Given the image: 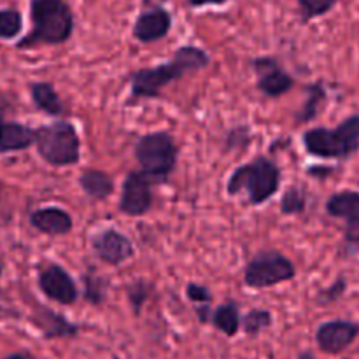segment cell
I'll list each match as a JSON object with an SVG mask.
<instances>
[{
	"label": "cell",
	"instance_id": "6da1fadb",
	"mask_svg": "<svg viewBox=\"0 0 359 359\" xmlns=\"http://www.w3.org/2000/svg\"><path fill=\"white\" fill-rule=\"evenodd\" d=\"M210 63L209 55L196 46H182L174 53L170 62L146 67L132 74V100L156 98L165 86L188 74L198 72Z\"/></svg>",
	"mask_w": 359,
	"mask_h": 359
},
{
	"label": "cell",
	"instance_id": "7a4b0ae2",
	"mask_svg": "<svg viewBox=\"0 0 359 359\" xmlns=\"http://www.w3.org/2000/svg\"><path fill=\"white\" fill-rule=\"evenodd\" d=\"M32 30L18 49L65 44L74 34V14L67 0H30Z\"/></svg>",
	"mask_w": 359,
	"mask_h": 359
},
{
	"label": "cell",
	"instance_id": "3957f363",
	"mask_svg": "<svg viewBox=\"0 0 359 359\" xmlns=\"http://www.w3.org/2000/svg\"><path fill=\"white\" fill-rule=\"evenodd\" d=\"M279 167L269 158L258 156L231 172L230 179H228L226 191L231 196L245 193L248 202L251 205H262L279 191Z\"/></svg>",
	"mask_w": 359,
	"mask_h": 359
},
{
	"label": "cell",
	"instance_id": "277c9868",
	"mask_svg": "<svg viewBox=\"0 0 359 359\" xmlns=\"http://www.w3.org/2000/svg\"><path fill=\"white\" fill-rule=\"evenodd\" d=\"M304 146L321 160H346L359 151V114H353L335 128H311L304 133Z\"/></svg>",
	"mask_w": 359,
	"mask_h": 359
},
{
	"label": "cell",
	"instance_id": "5b68a950",
	"mask_svg": "<svg viewBox=\"0 0 359 359\" xmlns=\"http://www.w3.org/2000/svg\"><path fill=\"white\" fill-rule=\"evenodd\" d=\"M35 146L51 167H69L81 160V139L70 121H55L35 130Z\"/></svg>",
	"mask_w": 359,
	"mask_h": 359
},
{
	"label": "cell",
	"instance_id": "8992f818",
	"mask_svg": "<svg viewBox=\"0 0 359 359\" xmlns=\"http://www.w3.org/2000/svg\"><path fill=\"white\" fill-rule=\"evenodd\" d=\"M177 144L165 132L147 133L135 144V158L140 165V172H144L153 184H163L168 181L177 165Z\"/></svg>",
	"mask_w": 359,
	"mask_h": 359
},
{
	"label": "cell",
	"instance_id": "52a82bcc",
	"mask_svg": "<svg viewBox=\"0 0 359 359\" xmlns=\"http://www.w3.org/2000/svg\"><path fill=\"white\" fill-rule=\"evenodd\" d=\"M294 276H297L294 263L283 252L269 249V251H259L245 265L244 283L252 290H266L293 280Z\"/></svg>",
	"mask_w": 359,
	"mask_h": 359
},
{
	"label": "cell",
	"instance_id": "ba28073f",
	"mask_svg": "<svg viewBox=\"0 0 359 359\" xmlns=\"http://www.w3.org/2000/svg\"><path fill=\"white\" fill-rule=\"evenodd\" d=\"M153 181L144 172L133 170L123 181L119 210L130 217L144 216L153 205Z\"/></svg>",
	"mask_w": 359,
	"mask_h": 359
},
{
	"label": "cell",
	"instance_id": "9c48e42d",
	"mask_svg": "<svg viewBox=\"0 0 359 359\" xmlns=\"http://www.w3.org/2000/svg\"><path fill=\"white\" fill-rule=\"evenodd\" d=\"M37 284L39 290L44 293V297H48L49 300L56 302L60 305L76 304L77 297H79L76 280L58 263H48L44 269H41Z\"/></svg>",
	"mask_w": 359,
	"mask_h": 359
},
{
	"label": "cell",
	"instance_id": "30bf717a",
	"mask_svg": "<svg viewBox=\"0 0 359 359\" xmlns=\"http://www.w3.org/2000/svg\"><path fill=\"white\" fill-rule=\"evenodd\" d=\"M359 337V325L349 319H332L316 330V344L319 349L330 356L342 354L356 342Z\"/></svg>",
	"mask_w": 359,
	"mask_h": 359
},
{
	"label": "cell",
	"instance_id": "8fae6325",
	"mask_svg": "<svg viewBox=\"0 0 359 359\" xmlns=\"http://www.w3.org/2000/svg\"><path fill=\"white\" fill-rule=\"evenodd\" d=\"M91 249L102 263L111 266L123 265L135 255L133 242L114 228H105V230L97 231L91 237Z\"/></svg>",
	"mask_w": 359,
	"mask_h": 359
},
{
	"label": "cell",
	"instance_id": "7c38bea8",
	"mask_svg": "<svg viewBox=\"0 0 359 359\" xmlns=\"http://www.w3.org/2000/svg\"><path fill=\"white\" fill-rule=\"evenodd\" d=\"M252 69L258 77V90L270 98L283 97L294 86V79L272 56H259L252 60Z\"/></svg>",
	"mask_w": 359,
	"mask_h": 359
},
{
	"label": "cell",
	"instance_id": "4fadbf2b",
	"mask_svg": "<svg viewBox=\"0 0 359 359\" xmlns=\"http://www.w3.org/2000/svg\"><path fill=\"white\" fill-rule=\"evenodd\" d=\"M172 30V14L165 7H151L142 11L133 23V37L142 44L161 41Z\"/></svg>",
	"mask_w": 359,
	"mask_h": 359
},
{
	"label": "cell",
	"instance_id": "5bb4252c",
	"mask_svg": "<svg viewBox=\"0 0 359 359\" xmlns=\"http://www.w3.org/2000/svg\"><path fill=\"white\" fill-rule=\"evenodd\" d=\"M326 212L337 219L346 221L347 235L359 233V193L344 189V191L333 193L326 202Z\"/></svg>",
	"mask_w": 359,
	"mask_h": 359
},
{
	"label": "cell",
	"instance_id": "9a60e30c",
	"mask_svg": "<svg viewBox=\"0 0 359 359\" xmlns=\"http://www.w3.org/2000/svg\"><path fill=\"white\" fill-rule=\"evenodd\" d=\"M30 224L49 237H62L72 231L74 221L72 216L60 207H42L30 214Z\"/></svg>",
	"mask_w": 359,
	"mask_h": 359
},
{
	"label": "cell",
	"instance_id": "2e32d148",
	"mask_svg": "<svg viewBox=\"0 0 359 359\" xmlns=\"http://www.w3.org/2000/svg\"><path fill=\"white\" fill-rule=\"evenodd\" d=\"M35 144V130L18 121H6L0 112V154L28 149Z\"/></svg>",
	"mask_w": 359,
	"mask_h": 359
},
{
	"label": "cell",
	"instance_id": "e0dca14e",
	"mask_svg": "<svg viewBox=\"0 0 359 359\" xmlns=\"http://www.w3.org/2000/svg\"><path fill=\"white\" fill-rule=\"evenodd\" d=\"M42 307V305H41ZM35 323L41 328L44 339H72L79 333V326L72 325L62 314L49 311V309H39V314L35 316Z\"/></svg>",
	"mask_w": 359,
	"mask_h": 359
},
{
	"label": "cell",
	"instance_id": "ac0fdd59",
	"mask_svg": "<svg viewBox=\"0 0 359 359\" xmlns=\"http://www.w3.org/2000/svg\"><path fill=\"white\" fill-rule=\"evenodd\" d=\"M30 95L34 100L35 107L42 111L44 114L49 116H62L65 112V105H63L62 98H60L58 91L55 90L51 83H32L30 84Z\"/></svg>",
	"mask_w": 359,
	"mask_h": 359
},
{
	"label": "cell",
	"instance_id": "d6986e66",
	"mask_svg": "<svg viewBox=\"0 0 359 359\" xmlns=\"http://www.w3.org/2000/svg\"><path fill=\"white\" fill-rule=\"evenodd\" d=\"M79 184L88 196L95 200H105L114 191V181L102 170H84L79 177Z\"/></svg>",
	"mask_w": 359,
	"mask_h": 359
},
{
	"label": "cell",
	"instance_id": "ffe728a7",
	"mask_svg": "<svg viewBox=\"0 0 359 359\" xmlns=\"http://www.w3.org/2000/svg\"><path fill=\"white\" fill-rule=\"evenodd\" d=\"M241 311L235 302H228L210 314V323L226 337H235L241 330Z\"/></svg>",
	"mask_w": 359,
	"mask_h": 359
},
{
	"label": "cell",
	"instance_id": "44dd1931",
	"mask_svg": "<svg viewBox=\"0 0 359 359\" xmlns=\"http://www.w3.org/2000/svg\"><path fill=\"white\" fill-rule=\"evenodd\" d=\"M84 283V300L91 305H102L107 297L109 283L104 276H98L97 272L86 273L83 277Z\"/></svg>",
	"mask_w": 359,
	"mask_h": 359
},
{
	"label": "cell",
	"instance_id": "7402d4cb",
	"mask_svg": "<svg viewBox=\"0 0 359 359\" xmlns=\"http://www.w3.org/2000/svg\"><path fill=\"white\" fill-rule=\"evenodd\" d=\"M241 326L245 332V335L258 337L259 333L272 326V314H270V311H265V309H251L241 319Z\"/></svg>",
	"mask_w": 359,
	"mask_h": 359
},
{
	"label": "cell",
	"instance_id": "603a6c76",
	"mask_svg": "<svg viewBox=\"0 0 359 359\" xmlns=\"http://www.w3.org/2000/svg\"><path fill=\"white\" fill-rule=\"evenodd\" d=\"M23 32V16L18 9H0V39L13 41Z\"/></svg>",
	"mask_w": 359,
	"mask_h": 359
},
{
	"label": "cell",
	"instance_id": "cb8c5ba5",
	"mask_svg": "<svg viewBox=\"0 0 359 359\" xmlns=\"http://www.w3.org/2000/svg\"><path fill=\"white\" fill-rule=\"evenodd\" d=\"M307 100H305L304 107H302L300 114L297 116V121L298 123H309L312 121V119L318 116V111H319V105H321V102L326 98V91L325 88H323L321 83H316V84H311V86L307 88Z\"/></svg>",
	"mask_w": 359,
	"mask_h": 359
},
{
	"label": "cell",
	"instance_id": "d4e9b609",
	"mask_svg": "<svg viewBox=\"0 0 359 359\" xmlns=\"http://www.w3.org/2000/svg\"><path fill=\"white\" fill-rule=\"evenodd\" d=\"M339 2L340 0H297L300 18L304 23H309L316 18L326 16L330 11L335 9Z\"/></svg>",
	"mask_w": 359,
	"mask_h": 359
},
{
	"label": "cell",
	"instance_id": "484cf974",
	"mask_svg": "<svg viewBox=\"0 0 359 359\" xmlns=\"http://www.w3.org/2000/svg\"><path fill=\"white\" fill-rule=\"evenodd\" d=\"M307 207V195L302 191L300 188L293 186L284 191L283 198H280V212L286 216H294V214H302Z\"/></svg>",
	"mask_w": 359,
	"mask_h": 359
},
{
	"label": "cell",
	"instance_id": "4316f807",
	"mask_svg": "<svg viewBox=\"0 0 359 359\" xmlns=\"http://www.w3.org/2000/svg\"><path fill=\"white\" fill-rule=\"evenodd\" d=\"M149 294H151V284L146 283V280L140 279V280H135L133 284H130L128 300L130 304H132L133 312H135V314H139L142 305L146 304V300L149 298Z\"/></svg>",
	"mask_w": 359,
	"mask_h": 359
},
{
	"label": "cell",
	"instance_id": "83f0119b",
	"mask_svg": "<svg viewBox=\"0 0 359 359\" xmlns=\"http://www.w3.org/2000/svg\"><path fill=\"white\" fill-rule=\"evenodd\" d=\"M346 290H347V280L344 279V277H339V279H337L333 284H330L326 290L319 291L316 302H318L319 305H323V307H326V305L330 304H335L337 300H340V298L344 297Z\"/></svg>",
	"mask_w": 359,
	"mask_h": 359
},
{
	"label": "cell",
	"instance_id": "f1b7e54d",
	"mask_svg": "<svg viewBox=\"0 0 359 359\" xmlns=\"http://www.w3.org/2000/svg\"><path fill=\"white\" fill-rule=\"evenodd\" d=\"M186 297L193 302V304L200 305H210V300H212V294L207 290L205 286H200V284L189 283L188 287H186Z\"/></svg>",
	"mask_w": 359,
	"mask_h": 359
},
{
	"label": "cell",
	"instance_id": "f546056e",
	"mask_svg": "<svg viewBox=\"0 0 359 359\" xmlns=\"http://www.w3.org/2000/svg\"><path fill=\"white\" fill-rule=\"evenodd\" d=\"M230 0H188L191 7H203V6H224Z\"/></svg>",
	"mask_w": 359,
	"mask_h": 359
},
{
	"label": "cell",
	"instance_id": "4dcf8cb0",
	"mask_svg": "<svg viewBox=\"0 0 359 359\" xmlns=\"http://www.w3.org/2000/svg\"><path fill=\"white\" fill-rule=\"evenodd\" d=\"M196 316H198L200 323H210V305H200L196 307Z\"/></svg>",
	"mask_w": 359,
	"mask_h": 359
},
{
	"label": "cell",
	"instance_id": "1f68e13d",
	"mask_svg": "<svg viewBox=\"0 0 359 359\" xmlns=\"http://www.w3.org/2000/svg\"><path fill=\"white\" fill-rule=\"evenodd\" d=\"M165 2H167V0H142V4L147 9H151V7H163Z\"/></svg>",
	"mask_w": 359,
	"mask_h": 359
},
{
	"label": "cell",
	"instance_id": "d6a6232c",
	"mask_svg": "<svg viewBox=\"0 0 359 359\" xmlns=\"http://www.w3.org/2000/svg\"><path fill=\"white\" fill-rule=\"evenodd\" d=\"M6 359H37V358L32 356L30 353H14V354H9Z\"/></svg>",
	"mask_w": 359,
	"mask_h": 359
},
{
	"label": "cell",
	"instance_id": "836d02e7",
	"mask_svg": "<svg viewBox=\"0 0 359 359\" xmlns=\"http://www.w3.org/2000/svg\"><path fill=\"white\" fill-rule=\"evenodd\" d=\"M298 359H316L314 354L309 353V351H305V353H302L300 356H298Z\"/></svg>",
	"mask_w": 359,
	"mask_h": 359
}]
</instances>
